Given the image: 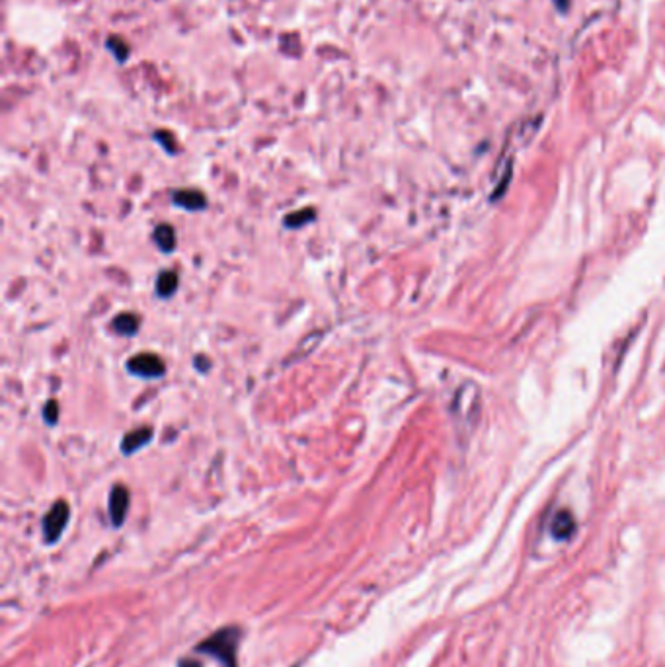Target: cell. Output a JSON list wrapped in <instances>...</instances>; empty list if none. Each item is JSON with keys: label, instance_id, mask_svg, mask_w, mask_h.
<instances>
[{"label": "cell", "instance_id": "cell-9", "mask_svg": "<svg viewBox=\"0 0 665 667\" xmlns=\"http://www.w3.org/2000/svg\"><path fill=\"white\" fill-rule=\"evenodd\" d=\"M153 240H155V244L158 246L160 252L172 254L176 250V231H174V226L168 224V222L158 224L153 231Z\"/></svg>", "mask_w": 665, "mask_h": 667}, {"label": "cell", "instance_id": "cell-16", "mask_svg": "<svg viewBox=\"0 0 665 667\" xmlns=\"http://www.w3.org/2000/svg\"><path fill=\"white\" fill-rule=\"evenodd\" d=\"M180 667H200L197 664H193V661H188V664H180Z\"/></svg>", "mask_w": 665, "mask_h": 667}, {"label": "cell", "instance_id": "cell-1", "mask_svg": "<svg viewBox=\"0 0 665 667\" xmlns=\"http://www.w3.org/2000/svg\"><path fill=\"white\" fill-rule=\"evenodd\" d=\"M240 642V630L234 626L221 628L219 632L211 634L209 638L197 646V650L207 656L217 657L224 667H238L236 664V650Z\"/></svg>", "mask_w": 665, "mask_h": 667}, {"label": "cell", "instance_id": "cell-14", "mask_svg": "<svg viewBox=\"0 0 665 667\" xmlns=\"http://www.w3.org/2000/svg\"><path fill=\"white\" fill-rule=\"evenodd\" d=\"M44 420L47 425H57V422H59V404H57V400L45 402Z\"/></svg>", "mask_w": 665, "mask_h": 667}, {"label": "cell", "instance_id": "cell-15", "mask_svg": "<svg viewBox=\"0 0 665 667\" xmlns=\"http://www.w3.org/2000/svg\"><path fill=\"white\" fill-rule=\"evenodd\" d=\"M555 2H558V8H560V10H566V6H568V0H555Z\"/></svg>", "mask_w": 665, "mask_h": 667}, {"label": "cell", "instance_id": "cell-7", "mask_svg": "<svg viewBox=\"0 0 665 667\" xmlns=\"http://www.w3.org/2000/svg\"><path fill=\"white\" fill-rule=\"evenodd\" d=\"M550 531H552V534H555L558 541H566V539H570V536L574 534V531H576V519H574V515H572L570 512H566V510H560V512L556 513L555 517H552Z\"/></svg>", "mask_w": 665, "mask_h": 667}, {"label": "cell", "instance_id": "cell-6", "mask_svg": "<svg viewBox=\"0 0 665 667\" xmlns=\"http://www.w3.org/2000/svg\"><path fill=\"white\" fill-rule=\"evenodd\" d=\"M155 432L151 427H137V429H131L129 434L123 435L122 439V453L123 455H135L137 451H141L143 447L151 443Z\"/></svg>", "mask_w": 665, "mask_h": 667}, {"label": "cell", "instance_id": "cell-3", "mask_svg": "<svg viewBox=\"0 0 665 667\" xmlns=\"http://www.w3.org/2000/svg\"><path fill=\"white\" fill-rule=\"evenodd\" d=\"M127 371L139 378H160L166 375V365L162 361V357L156 354H137L133 356L127 363H125Z\"/></svg>", "mask_w": 665, "mask_h": 667}, {"label": "cell", "instance_id": "cell-11", "mask_svg": "<svg viewBox=\"0 0 665 667\" xmlns=\"http://www.w3.org/2000/svg\"><path fill=\"white\" fill-rule=\"evenodd\" d=\"M314 219H316V209L314 207H305L300 211L289 213L287 217L283 219V224L289 231H295V229H302V226L311 224Z\"/></svg>", "mask_w": 665, "mask_h": 667}, {"label": "cell", "instance_id": "cell-5", "mask_svg": "<svg viewBox=\"0 0 665 667\" xmlns=\"http://www.w3.org/2000/svg\"><path fill=\"white\" fill-rule=\"evenodd\" d=\"M172 203L184 211H203L207 207V195L200 189H176L172 191Z\"/></svg>", "mask_w": 665, "mask_h": 667}, {"label": "cell", "instance_id": "cell-12", "mask_svg": "<svg viewBox=\"0 0 665 667\" xmlns=\"http://www.w3.org/2000/svg\"><path fill=\"white\" fill-rule=\"evenodd\" d=\"M106 49L110 51L111 55L115 57V61H117L119 65L127 63V61H129V57H131V47H129V44L123 39L122 35H110V37L106 39Z\"/></svg>", "mask_w": 665, "mask_h": 667}, {"label": "cell", "instance_id": "cell-8", "mask_svg": "<svg viewBox=\"0 0 665 667\" xmlns=\"http://www.w3.org/2000/svg\"><path fill=\"white\" fill-rule=\"evenodd\" d=\"M177 285H180V278H177L176 271H174V269H162V271L158 273V278H156V283H155L156 295H158L162 300L170 299V297H174V295H176Z\"/></svg>", "mask_w": 665, "mask_h": 667}, {"label": "cell", "instance_id": "cell-4", "mask_svg": "<svg viewBox=\"0 0 665 667\" xmlns=\"http://www.w3.org/2000/svg\"><path fill=\"white\" fill-rule=\"evenodd\" d=\"M108 510H110V521L111 525L117 529L122 527L125 519H127V512H129V503H131V494L127 486L115 484L110 494V501H108Z\"/></svg>", "mask_w": 665, "mask_h": 667}, {"label": "cell", "instance_id": "cell-13", "mask_svg": "<svg viewBox=\"0 0 665 667\" xmlns=\"http://www.w3.org/2000/svg\"><path fill=\"white\" fill-rule=\"evenodd\" d=\"M153 137H155V141H158L160 145L164 146V151H166V153L176 155L177 146H176V139H174V135L168 133V131H156Z\"/></svg>", "mask_w": 665, "mask_h": 667}, {"label": "cell", "instance_id": "cell-10", "mask_svg": "<svg viewBox=\"0 0 665 667\" xmlns=\"http://www.w3.org/2000/svg\"><path fill=\"white\" fill-rule=\"evenodd\" d=\"M111 328H113V332L119 334V336H127V338H131V336H135V334L139 332V328H141V318H139L135 312H122V314H117V316L113 318Z\"/></svg>", "mask_w": 665, "mask_h": 667}, {"label": "cell", "instance_id": "cell-2", "mask_svg": "<svg viewBox=\"0 0 665 667\" xmlns=\"http://www.w3.org/2000/svg\"><path fill=\"white\" fill-rule=\"evenodd\" d=\"M70 519V508L65 500H59L53 503V508L44 515L41 529H44V539L47 545H55L61 539L63 531L67 529V523Z\"/></svg>", "mask_w": 665, "mask_h": 667}]
</instances>
